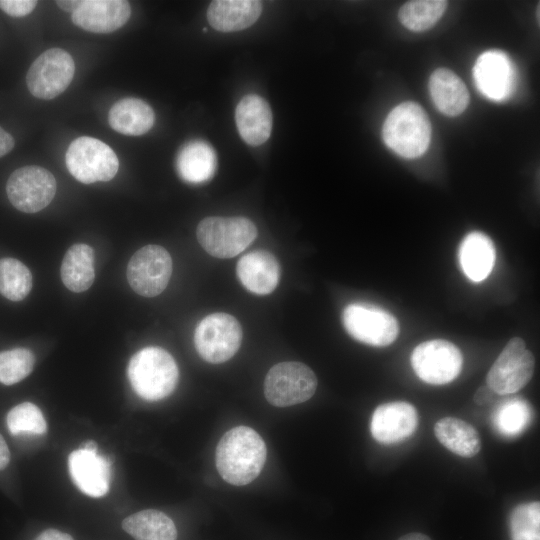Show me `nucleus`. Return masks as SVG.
<instances>
[{"instance_id": "obj_39", "label": "nucleus", "mask_w": 540, "mask_h": 540, "mask_svg": "<svg viewBox=\"0 0 540 540\" xmlns=\"http://www.w3.org/2000/svg\"><path fill=\"white\" fill-rule=\"evenodd\" d=\"M490 391L492 390L489 389L488 387L479 388L474 397L475 402L477 404L486 403L487 399L489 398Z\"/></svg>"}, {"instance_id": "obj_26", "label": "nucleus", "mask_w": 540, "mask_h": 540, "mask_svg": "<svg viewBox=\"0 0 540 540\" xmlns=\"http://www.w3.org/2000/svg\"><path fill=\"white\" fill-rule=\"evenodd\" d=\"M437 440L452 453L470 458L481 449L478 431L466 421L455 417H444L434 426Z\"/></svg>"}, {"instance_id": "obj_17", "label": "nucleus", "mask_w": 540, "mask_h": 540, "mask_svg": "<svg viewBox=\"0 0 540 540\" xmlns=\"http://www.w3.org/2000/svg\"><path fill=\"white\" fill-rule=\"evenodd\" d=\"M110 461L97 452L82 449L68 457L69 474L74 484L86 495L102 497L109 491Z\"/></svg>"}, {"instance_id": "obj_36", "label": "nucleus", "mask_w": 540, "mask_h": 540, "mask_svg": "<svg viewBox=\"0 0 540 540\" xmlns=\"http://www.w3.org/2000/svg\"><path fill=\"white\" fill-rule=\"evenodd\" d=\"M35 540H74L71 535L57 529H47L41 532Z\"/></svg>"}, {"instance_id": "obj_2", "label": "nucleus", "mask_w": 540, "mask_h": 540, "mask_svg": "<svg viewBox=\"0 0 540 540\" xmlns=\"http://www.w3.org/2000/svg\"><path fill=\"white\" fill-rule=\"evenodd\" d=\"M127 374L134 391L147 401L169 396L179 376L174 358L163 348L155 346L136 352L129 361Z\"/></svg>"}, {"instance_id": "obj_24", "label": "nucleus", "mask_w": 540, "mask_h": 540, "mask_svg": "<svg viewBox=\"0 0 540 540\" xmlns=\"http://www.w3.org/2000/svg\"><path fill=\"white\" fill-rule=\"evenodd\" d=\"M155 114L145 101L138 98H123L113 104L108 113L110 127L118 133L139 136L147 133L154 125Z\"/></svg>"}, {"instance_id": "obj_32", "label": "nucleus", "mask_w": 540, "mask_h": 540, "mask_svg": "<svg viewBox=\"0 0 540 540\" xmlns=\"http://www.w3.org/2000/svg\"><path fill=\"white\" fill-rule=\"evenodd\" d=\"M530 419V406L521 398H512L501 404L494 415L497 430L506 436L519 434Z\"/></svg>"}, {"instance_id": "obj_9", "label": "nucleus", "mask_w": 540, "mask_h": 540, "mask_svg": "<svg viewBox=\"0 0 540 540\" xmlns=\"http://www.w3.org/2000/svg\"><path fill=\"white\" fill-rule=\"evenodd\" d=\"M57 190L54 175L37 166H23L11 173L6 183L10 203L24 213H36L47 207Z\"/></svg>"}, {"instance_id": "obj_34", "label": "nucleus", "mask_w": 540, "mask_h": 540, "mask_svg": "<svg viewBox=\"0 0 540 540\" xmlns=\"http://www.w3.org/2000/svg\"><path fill=\"white\" fill-rule=\"evenodd\" d=\"M35 0H0V9L12 17H23L36 7Z\"/></svg>"}, {"instance_id": "obj_21", "label": "nucleus", "mask_w": 540, "mask_h": 540, "mask_svg": "<svg viewBox=\"0 0 540 540\" xmlns=\"http://www.w3.org/2000/svg\"><path fill=\"white\" fill-rule=\"evenodd\" d=\"M217 168L214 148L203 140L185 143L176 157V170L179 177L190 184L209 181Z\"/></svg>"}, {"instance_id": "obj_37", "label": "nucleus", "mask_w": 540, "mask_h": 540, "mask_svg": "<svg viewBox=\"0 0 540 540\" xmlns=\"http://www.w3.org/2000/svg\"><path fill=\"white\" fill-rule=\"evenodd\" d=\"M10 461V451L8 446L0 434V470L6 468Z\"/></svg>"}, {"instance_id": "obj_30", "label": "nucleus", "mask_w": 540, "mask_h": 540, "mask_svg": "<svg viewBox=\"0 0 540 540\" xmlns=\"http://www.w3.org/2000/svg\"><path fill=\"white\" fill-rule=\"evenodd\" d=\"M511 540H540V504L538 501L517 505L509 518Z\"/></svg>"}, {"instance_id": "obj_11", "label": "nucleus", "mask_w": 540, "mask_h": 540, "mask_svg": "<svg viewBox=\"0 0 540 540\" xmlns=\"http://www.w3.org/2000/svg\"><path fill=\"white\" fill-rule=\"evenodd\" d=\"M75 73L72 56L61 48H51L40 54L26 75L30 93L39 99L50 100L70 85Z\"/></svg>"}, {"instance_id": "obj_35", "label": "nucleus", "mask_w": 540, "mask_h": 540, "mask_svg": "<svg viewBox=\"0 0 540 540\" xmlns=\"http://www.w3.org/2000/svg\"><path fill=\"white\" fill-rule=\"evenodd\" d=\"M15 145L14 138L0 126V158L8 154Z\"/></svg>"}, {"instance_id": "obj_23", "label": "nucleus", "mask_w": 540, "mask_h": 540, "mask_svg": "<svg viewBox=\"0 0 540 540\" xmlns=\"http://www.w3.org/2000/svg\"><path fill=\"white\" fill-rule=\"evenodd\" d=\"M429 91L435 106L447 116L461 114L469 104L467 87L453 71L446 68H438L431 74Z\"/></svg>"}, {"instance_id": "obj_41", "label": "nucleus", "mask_w": 540, "mask_h": 540, "mask_svg": "<svg viewBox=\"0 0 540 540\" xmlns=\"http://www.w3.org/2000/svg\"><path fill=\"white\" fill-rule=\"evenodd\" d=\"M79 449H82V450H85V451H89V452H96L97 451V444L95 441H87L85 443H83Z\"/></svg>"}, {"instance_id": "obj_22", "label": "nucleus", "mask_w": 540, "mask_h": 540, "mask_svg": "<svg viewBox=\"0 0 540 540\" xmlns=\"http://www.w3.org/2000/svg\"><path fill=\"white\" fill-rule=\"evenodd\" d=\"M459 263L463 273L474 282L484 280L492 271L496 252L492 240L482 232L469 233L462 240L458 250Z\"/></svg>"}, {"instance_id": "obj_19", "label": "nucleus", "mask_w": 540, "mask_h": 540, "mask_svg": "<svg viewBox=\"0 0 540 540\" xmlns=\"http://www.w3.org/2000/svg\"><path fill=\"white\" fill-rule=\"evenodd\" d=\"M235 120L241 138L251 146L262 145L271 135V108L257 94H247L240 100L235 110Z\"/></svg>"}, {"instance_id": "obj_18", "label": "nucleus", "mask_w": 540, "mask_h": 540, "mask_svg": "<svg viewBox=\"0 0 540 540\" xmlns=\"http://www.w3.org/2000/svg\"><path fill=\"white\" fill-rule=\"evenodd\" d=\"M236 272L241 284L257 295L273 292L280 279L279 263L266 250H254L243 255L237 263Z\"/></svg>"}, {"instance_id": "obj_40", "label": "nucleus", "mask_w": 540, "mask_h": 540, "mask_svg": "<svg viewBox=\"0 0 540 540\" xmlns=\"http://www.w3.org/2000/svg\"><path fill=\"white\" fill-rule=\"evenodd\" d=\"M398 540H431L427 535L422 533H409L402 537H400Z\"/></svg>"}, {"instance_id": "obj_7", "label": "nucleus", "mask_w": 540, "mask_h": 540, "mask_svg": "<svg viewBox=\"0 0 540 540\" xmlns=\"http://www.w3.org/2000/svg\"><path fill=\"white\" fill-rule=\"evenodd\" d=\"M240 323L230 314L217 312L204 317L197 325L194 343L199 355L213 364L232 358L242 341Z\"/></svg>"}, {"instance_id": "obj_16", "label": "nucleus", "mask_w": 540, "mask_h": 540, "mask_svg": "<svg viewBox=\"0 0 540 540\" xmlns=\"http://www.w3.org/2000/svg\"><path fill=\"white\" fill-rule=\"evenodd\" d=\"M131 16V6L124 0L80 1L72 13L73 23L92 33H111L121 28Z\"/></svg>"}, {"instance_id": "obj_6", "label": "nucleus", "mask_w": 540, "mask_h": 540, "mask_svg": "<svg viewBox=\"0 0 540 540\" xmlns=\"http://www.w3.org/2000/svg\"><path fill=\"white\" fill-rule=\"evenodd\" d=\"M315 373L301 362L274 365L264 380V395L276 407H288L309 400L317 389Z\"/></svg>"}, {"instance_id": "obj_15", "label": "nucleus", "mask_w": 540, "mask_h": 540, "mask_svg": "<svg viewBox=\"0 0 540 540\" xmlns=\"http://www.w3.org/2000/svg\"><path fill=\"white\" fill-rule=\"evenodd\" d=\"M418 426L415 407L405 401H393L379 405L373 412L370 431L382 444H393L410 437Z\"/></svg>"}, {"instance_id": "obj_29", "label": "nucleus", "mask_w": 540, "mask_h": 540, "mask_svg": "<svg viewBox=\"0 0 540 540\" xmlns=\"http://www.w3.org/2000/svg\"><path fill=\"white\" fill-rule=\"evenodd\" d=\"M32 274L28 267L14 258L0 259V293L11 301L23 300L31 291Z\"/></svg>"}, {"instance_id": "obj_3", "label": "nucleus", "mask_w": 540, "mask_h": 540, "mask_svg": "<svg viewBox=\"0 0 540 540\" xmlns=\"http://www.w3.org/2000/svg\"><path fill=\"white\" fill-rule=\"evenodd\" d=\"M382 136L385 144L399 156L417 158L430 144L431 124L420 105L404 102L388 114Z\"/></svg>"}, {"instance_id": "obj_31", "label": "nucleus", "mask_w": 540, "mask_h": 540, "mask_svg": "<svg viewBox=\"0 0 540 540\" xmlns=\"http://www.w3.org/2000/svg\"><path fill=\"white\" fill-rule=\"evenodd\" d=\"M7 427L12 435H42L47 430L45 418L38 406L23 402L7 414Z\"/></svg>"}, {"instance_id": "obj_5", "label": "nucleus", "mask_w": 540, "mask_h": 540, "mask_svg": "<svg viewBox=\"0 0 540 540\" xmlns=\"http://www.w3.org/2000/svg\"><path fill=\"white\" fill-rule=\"evenodd\" d=\"M70 174L79 182L92 184L111 180L118 171L119 160L103 141L83 136L73 140L65 156Z\"/></svg>"}, {"instance_id": "obj_1", "label": "nucleus", "mask_w": 540, "mask_h": 540, "mask_svg": "<svg viewBox=\"0 0 540 540\" xmlns=\"http://www.w3.org/2000/svg\"><path fill=\"white\" fill-rule=\"evenodd\" d=\"M267 449L252 428L237 426L227 431L216 447V468L224 481L235 486L249 484L260 474Z\"/></svg>"}, {"instance_id": "obj_33", "label": "nucleus", "mask_w": 540, "mask_h": 540, "mask_svg": "<svg viewBox=\"0 0 540 540\" xmlns=\"http://www.w3.org/2000/svg\"><path fill=\"white\" fill-rule=\"evenodd\" d=\"M34 354L27 348H15L0 352V382L13 385L26 378L33 370Z\"/></svg>"}, {"instance_id": "obj_10", "label": "nucleus", "mask_w": 540, "mask_h": 540, "mask_svg": "<svg viewBox=\"0 0 540 540\" xmlns=\"http://www.w3.org/2000/svg\"><path fill=\"white\" fill-rule=\"evenodd\" d=\"M342 323L355 340L384 347L395 341L399 326L388 311L367 303H351L342 312Z\"/></svg>"}, {"instance_id": "obj_28", "label": "nucleus", "mask_w": 540, "mask_h": 540, "mask_svg": "<svg viewBox=\"0 0 540 540\" xmlns=\"http://www.w3.org/2000/svg\"><path fill=\"white\" fill-rule=\"evenodd\" d=\"M447 1L421 0L406 2L399 10V20L407 29L414 32L425 31L441 18Z\"/></svg>"}, {"instance_id": "obj_27", "label": "nucleus", "mask_w": 540, "mask_h": 540, "mask_svg": "<svg viewBox=\"0 0 540 540\" xmlns=\"http://www.w3.org/2000/svg\"><path fill=\"white\" fill-rule=\"evenodd\" d=\"M122 528L135 540H176L177 529L165 513L147 509L136 512L122 521Z\"/></svg>"}, {"instance_id": "obj_12", "label": "nucleus", "mask_w": 540, "mask_h": 540, "mask_svg": "<svg viewBox=\"0 0 540 540\" xmlns=\"http://www.w3.org/2000/svg\"><path fill=\"white\" fill-rule=\"evenodd\" d=\"M410 361L415 374L422 381L443 385L457 378L462 369L463 356L450 341L435 339L416 346Z\"/></svg>"}, {"instance_id": "obj_8", "label": "nucleus", "mask_w": 540, "mask_h": 540, "mask_svg": "<svg viewBox=\"0 0 540 540\" xmlns=\"http://www.w3.org/2000/svg\"><path fill=\"white\" fill-rule=\"evenodd\" d=\"M535 358L526 348L524 340H509L486 376L487 387L499 395L516 393L531 380Z\"/></svg>"}, {"instance_id": "obj_25", "label": "nucleus", "mask_w": 540, "mask_h": 540, "mask_svg": "<svg viewBox=\"0 0 540 540\" xmlns=\"http://www.w3.org/2000/svg\"><path fill=\"white\" fill-rule=\"evenodd\" d=\"M60 275L65 287L72 292L89 289L95 278L93 248L83 243L72 245L63 257Z\"/></svg>"}, {"instance_id": "obj_38", "label": "nucleus", "mask_w": 540, "mask_h": 540, "mask_svg": "<svg viewBox=\"0 0 540 540\" xmlns=\"http://www.w3.org/2000/svg\"><path fill=\"white\" fill-rule=\"evenodd\" d=\"M56 4L58 5L59 8H61L62 10L66 11V12H71L73 13L77 7L79 6L80 4V1H76V0H61V1H56Z\"/></svg>"}, {"instance_id": "obj_13", "label": "nucleus", "mask_w": 540, "mask_h": 540, "mask_svg": "<svg viewBox=\"0 0 540 540\" xmlns=\"http://www.w3.org/2000/svg\"><path fill=\"white\" fill-rule=\"evenodd\" d=\"M172 274V259L160 245L149 244L137 250L127 265V280L139 295L154 297L167 287Z\"/></svg>"}, {"instance_id": "obj_14", "label": "nucleus", "mask_w": 540, "mask_h": 540, "mask_svg": "<svg viewBox=\"0 0 540 540\" xmlns=\"http://www.w3.org/2000/svg\"><path fill=\"white\" fill-rule=\"evenodd\" d=\"M479 91L487 98L502 101L510 97L516 85V72L508 56L501 51L481 54L473 69Z\"/></svg>"}, {"instance_id": "obj_4", "label": "nucleus", "mask_w": 540, "mask_h": 540, "mask_svg": "<svg viewBox=\"0 0 540 540\" xmlns=\"http://www.w3.org/2000/svg\"><path fill=\"white\" fill-rule=\"evenodd\" d=\"M202 248L216 258H232L244 251L256 238L257 228L246 217L204 218L197 226Z\"/></svg>"}, {"instance_id": "obj_20", "label": "nucleus", "mask_w": 540, "mask_h": 540, "mask_svg": "<svg viewBox=\"0 0 540 540\" xmlns=\"http://www.w3.org/2000/svg\"><path fill=\"white\" fill-rule=\"evenodd\" d=\"M261 12L258 0H215L207 9V19L220 32H235L253 25Z\"/></svg>"}]
</instances>
